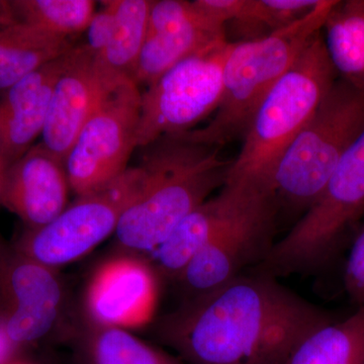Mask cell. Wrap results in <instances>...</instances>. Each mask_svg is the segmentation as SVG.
Listing matches in <instances>:
<instances>
[{
    "mask_svg": "<svg viewBox=\"0 0 364 364\" xmlns=\"http://www.w3.org/2000/svg\"><path fill=\"white\" fill-rule=\"evenodd\" d=\"M329 314L265 273L186 299L160 336L186 364H284Z\"/></svg>",
    "mask_w": 364,
    "mask_h": 364,
    "instance_id": "1",
    "label": "cell"
},
{
    "mask_svg": "<svg viewBox=\"0 0 364 364\" xmlns=\"http://www.w3.org/2000/svg\"><path fill=\"white\" fill-rule=\"evenodd\" d=\"M142 186L117 223V241L134 252L149 254L196 207L226 182L233 160L221 148L174 134L143 147Z\"/></svg>",
    "mask_w": 364,
    "mask_h": 364,
    "instance_id": "2",
    "label": "cell"
},
{
    "mask_svg": "<svg viewBox=\"0 0 364 364\" xmlns=\"http://www.w3.org/2000/svg\"><path fill=\"white\" fill-rule=\"evenodd\" d=\"M335 4L322 0L291 25L256 39L232 43L223 70L221 100L212 119L203 128L181 134L193 142L220 148L244 136L261 102L322 31Z\"/></svg>",
    "mask_w": 364,
    "mask_h": 364,
    "instance_id": "3",
    "label": "cell"
},
{
    "mask_svg": "<svg viewBox=\"0 0 364 364\" xmlns=\"http://www.w3.org/2000/svg\"><path fill=\"white\" fill-rule=\"evenodd\" d=\"M336 76L321 31L261 102L226 181H245L270 188L280 158L327 97Z\"/></svg>",
    "mask_w": 364,
    "mask_h": 364,
    "instance_id": "4",
    "label": "cell"
},
{
    "mask_svg": "<svg viewBox=\"0 0 364 364\" xmlns=\"http://www.w3.org/2000/svg\"><path fill=\"white\" fill-rule=\"evenodd\" d=\"M363 213L364 130L341 158L317 200L275 242L256 272L277 279L322 269Z\"/></svg>",
    "mask_w": 364,
    "mask_h": 364,
    "instance_id": "5",
    "label": "cell"
},
{
    "mask_svg": "<svg viewBox=\"0 0 364 364\" xmlns=\"http://www.w3.org/2000/svg\"><path fill=\"white\" fill-rule=\"evenodd\" d=\"M364 130V91L336 80L280 158L270 181L277 200L308 210Z\"/></svg>",
    "mask_w": 364,
    "mask_h": 364,
    "instance_id": "6",
    "label": "cell"
},
{
    "mask_svg": "<svg viewBox=\"0 0 364 364\" xmlns=\"http://www.w3.org/2000/svg\"><path fill=\"white\" fill-rule=\"evenodd\" d=\"M229 41L182 60L142 93L138 148L161 136L193 130L214 114L221 100Z\"/></svg>",
    "mask_w": 364,
    "mask_h": 364,
    "instance_id": "7",
    "label": "cell"
},
{
    "mask_svg": "<svg viewBox=\"0 0 364 364\" xmlns=\"http://www.w3.org/2000/svg\"><path fill=\"white\" fill-rule=\"evenodd\" d=\"M141 186L142 170L129 167L105 188L79 196L49 224L26 229L14 250L53 269L82 258L116 232Z\"/></svg>",
    "mask_w": 364,
    "mask_h": 364,
    "instance_id": "8",
    "label": "cell"
},
{
    "mask_svg": "<svg viewBox=\"0 0 364 364\" xmlns=\"http://www.w3.org/2000/svg\"><path fill=\"white\" fill-rule=\"evenodd\" d=\"M141 100L139 86L126 81L86 122L65 159L69 186L78 198L105 188L129 168L138 148Z\"/></svg>",
    "mask_w": 364,
    "mask_h": 364,
    "instance_id": "9",
    "label": "cell"
},
{
    "mask_svg": "<svg viewBox=\"0 0 364 364\" xmlns=\"http://www.w3.org/2000/svg\"><path fill=\"white\" fill-rule=\"evenodd\" d=\"M279 203L272 189L261 191L189 261L176 279L186 299L215 291L262 262L277 242L273 238Z\"/></svg>",
    "mask_w": 364,
    "mask_h": 364,
    "instance_id": "10",
    "label": "cell"
},
{
    "mask_svg": "<svg viewBox=\"0 0 364 364\" xmlns=\"http://www.w3.org/2000/svg\"><path fill=\"white\" fill-rule=\"evenodd\" d=\"M225 41L226 26L195 1H153L134 81L148 87L182 60Z\"/></svg>",
    "mask_w": 364,
    "mask_h": 364,
    "instance_id": "11",
    "label": "cell"
},
{
    "mask_svg": "<svg viewBox=\"0 0 364 364\" xmlns=\"http://www.w3.org/2000/svg\"><path fill=\"white\" fill-rule=\"evenodd\" d=\"M63 293L53 268L9 251L0 284V310L14 343L25 348L51 333Z\"/></svg>",
    "mask_w": 364,
    "mask_h": 364,
    "instance_id": "12",
    "label": "cell"
},
{
    "mask_svg": "<svg viewBox=\"0 0 364 364\" xmlns=\"http://www.w3.org/2000/svg\"><path fill=\"white\" fill-rule=\"evenodd\" d=\"M157 277L149 261L119 255L91 277L85 306L93 327L134 329L149 322L157 301Z\"/></svg>",
    "mask_w": 364,
    "mask_h": 364,
    "instance_id": "13",
    "label": "cell"
},
{
    "mask_svg": "<svg viewBox=\"0 0 364 364\" xmlns=\"http://www.w3.org/2000/svg\"><path fill=\"white\" fill-rule=\"evenodd\" d=\"M69 189L65 160L41 142L4 169L0 203L18 215L26 229H39L65 210Z\"/></svg>",
    "mask_w": 364,
    "mask_h": 364,
    "instance_id": "14",
    "label": "cell"
},
{
    "mask_svg": "<svg viewBox=\"0 0 364 364\" xmlns=\"http://www.w3.org/2000/svg\"><path fill=\"white\" fill-rule=\"evenodd\" d=\"M265 186L244 181H227L220 193L189 213L171 234L148 254L158 275L177 279L189 261L229 223L245 210Z\"/></svg>",
    "mask_w": 364,
    "mask_h": 364,
    "instance_id": "15",
    "label": "cell"
},
{
    "mask_svg": "<svg viewBox=\"0 0 364 364\" xmlns=\"http://www.w3.org/2000/svg\"><path fill=\"white\" fill-rule=\"evenodd\" d=\"M114 88L102 77L95 55L85 45L74 47L53 92L42 143L65 160L86 122Z\"/></svg>",
    "mask_w": 364,
    "mask_h": 364,
    "instance_id": "16",
    "label": "cell"
},
{
    "mask_svg": "<svg viewBox=\"0 0 364 364\" xmlns=\"http://www.w3.org/2000/svg\"><path fill=\"white\" fill-rule=\"evenodd\" d=\"M72 50L4 91L0 100V156L4 169L42 136L55 86L68 65Z\"/></svg>",
    "mask_w": 364,
    "mask_h": 364,
    "instance_id": "17",
    "label": "cell"
},
{
    "mask_svg": "<svg viewBox=\"0 0 364 364\" xmlns=\"http://www.w3.org/2000/svg\"><path fill=\"white\" fill-rule=\"evenodd\" d=\"M75 47L68 38L56 37L18 21L0 26V91Z\"/></svg>",
    "mask_w": 364,
    "mask_h": 364,
    "instance_id": "18",
    "label": "cell"
},
{
    "mask_svg": "<svg viewBox=\"0 0 364 364\" xmlns=\"http://www.w3.org/2000/svg\"><path fill=\"white\" fill-rule=\"evenodd\" d=\"M152 2L114 0V28L111 41L105 51L95 56L102 77L112 87L134 81Z\"/></svg>",
    "mask_w": 364,
    "mask_h": 364,
    "instance_id": "19",
    "label": "cell"
},
{
    "mask_svg": "<svg viewBox=\"0 0 364 364\" xmlns=\"http://www.w3.org/2000/svg\"><path fill=\"white\" fill-rule=\"evenodd\" d=\"M322 30L326 51L337 75L364 91V0L336 1Z\"/></svg>",
    "mask_w": 364,
    "mask_h": 364,
    "instance_id": "20",
    "label": "cell"
},
{
    "mask_svg": "<svg viewBox=\"0 0 364 364\" xmlns=\"http://www.w3.org/2000/svg\"><path fill=\"white\" fill-rule=\"evenodd\" d=\"M284 364H364V306L311 333Z\"/></svg>",
    "mask_w": 364,
    "mask_h": 364,
    "instance_id": "21",
    "label": "cell"
},
{
    "mask_svg": "<svg viewBox=\"0 0 364 364\" xmlns=\"http://www.w3.org/2000/svg\"><path fill=\"white\" fill-rule=\"evenodd\" d=\"M9 6L13 21L68 39L85 32L95 13L92 0H14Z\"/></svg>",
    "mask_w": 364,
    "mask_h": 364,
    "instance_id": "22",
    "label": "cell"
},
{
    "mask_svg": "<svg viewBox=\"0 0 364 364\" xmlns=\"http://www.w3.org/2000/svg\"><path fill=\"white\" fill-rule=\"evenodd\" d=\"M83 355L86 364H186L119 328L95 327Z\"/></svg>",
    "mask_w": 364,
    "mask_h": 364,
    "instance_id": "23",
    "label": "cell"
},
{
    "mask_svg": "<svg viewBox=\"0 0 364 364\" xmlns=\"http://www.w3.org/2000/svg\"><path fill=\"white\" fill-rule=\"evenodd\" d=\"M344 286L349 298L364 306V225L356 234L344 269Z\"/></svg>",
    "mask_w": 364,
    "mask_h": 364,
    "instance_id": "24",
    "label": "cell"
},
{
    "mask_svg": "<svg viewBox=\"0 0 364 364\" xmlns=\"http://www.w3.org/2000/svg\"><path fill=\"white\" fill-rule=\"evenodd\" d=\"M114 28V0L102 1V7L93 14L86 28V48L95 56L102 54L111 41Z\"/></svg>",
    "mask_w": 364,
    "mask_h": 364,
    "instance_id": "25",
    "label": "cell"
},
{
    "mask_svg": "<svg viewBox=\"0 0 364 364\" xmlns=\"http://www.w3.org/2000/svg\"><path fill=\"white\" fill-rule=\"evenodd\" d=\"M23 348L14 343L6 331L4 313L0 310V364H11L21 358Z\"/></svg>",
    "mask_w": 364,
    "mask_h": 364,
    "instance_id": "26",
    "label": "cell"
},
{
    "mask_svg": "<svg viewBox=\"0 0 364 364\" xmlns=\"http://www.w3.org/2000/svg\"><path fill=\"white\" fill-rule=\"evenodd\" d=\"M11 13L9 1H0V26L11 23Z\"/></svg>",
    "mask_w": 364,
    "mask_h": 364,
    "instance_id": "27",
    "label": "cell"
},
{
    "mask_svg": "<svg viewBox=\"0 0 364 364\" xmlns=\"http://www.w3.org/2000/svg\"><path fill=\"white\" fill-rule=\"evenodd\" d=\"M9 250H7L6 247H4V244L0 241V284H1V277L2 272H4V264H6V260L7 257V254H9Z\"/></svg>",
    "mask_w": 364,
    "mask_h": 364,
    "instance_id": "28",
    "label": "cell"
},
{
    "mask_svg": "<svg viewBox=\"0 0 364 364\" xmlns=\"http://www.w3.org/2000/svg\"><path fill=\"white\" fill-rule=\"evenodd\" d=\"M11 364H36L32 363V361L26 360V359H23V356L21 358L16 359V361H14L13 363Z\"/></svg>",
    "mask_w": 364,
    "mask_h": 364,
    "instance_id": "29",
    "label": "cell"
},
{
    "mask_svg": "<svg viewBox=\"0 0 364 364\" xmlns=\"http://www.w3.org/2000/svg\"><path fill=\"white\" fill-rule=\"evenodd\" d=\"M4 167H2L1 165H0V181H1V176H2V173H4Z\"/></svg>",
    "mask_w": 364,
    "mask_h": 364,
    "instance_id": "30",
    "label": "cell"
},
{
    "mask_svg": "<svg viewBox=\"0 0 364 364\" xmlns=\"http://www.w3.org/2000/svg\"><path fill=\"white\" fill-rule=\"evenodd\" d=\"M0 165H1L2 167H4V164H2V161H1V156H0Z\"/></svg>",
    "mask_w": 364,
    "mask_h": 364,
    "instance_id": "31",
    "label": "cell"
}]
</instances>
